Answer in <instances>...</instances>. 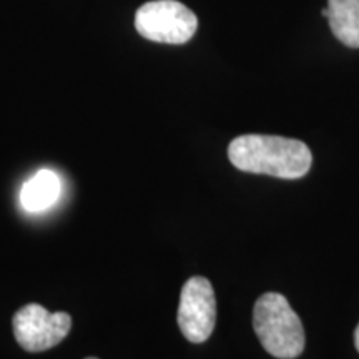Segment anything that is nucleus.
Instances as JSON below:
<instances>
[{
	"label": "nucleus",
	"instance_id": "obj_9",
	"mask_svg": "<svg viewBox=\"0 0 359 359\" xmlns=\"http://www.w3.org/2000/svg\"><path fill=\"white\" fill-rule=\"evenodd\" d=\"M87 359H97V358H87Z\"/></svg>",
	"mask_w": 359,
	"mask_h": 359
},
{
	"label": "nucleus",
	"instance_id": "obj_7",
	"mask_svg": "<svg viewBox=\"0 0 359 359\" xmlns=\"http://www.w3.org/2000/svg\"><path fill=\"white\" fill-rule=\"evenodd\" d=\"M321 13L341 43L359 48V0H327Z\"/></svg>",
	"mask_w": 359,
	"mask_h": 359
},
{
	"label": "nucleus",
	"instance_id": "obj_6",
	"mask_svg": "<svg viewBox=\"0 0 359 359\" xmlns=\"http://www.w3.org/2000/svg\"><path fill=\"white\" fill-rule=\"evenodd\" d=\"M62 195V180L52 170H39L20 188V205L29 213L52 208Z\"/></svg>",
	"mask_w": 359,
	"mask_h": 359
},
{
	"label": "nucleus",
	"instance_id": "obj_4",
	"mask_svg": "<svg viewBox=\"0 0 359 359\" xmlns=\"http://www.w3.org/2000/svg\"><path fill=\"white\" fill-rule=\"evenodd\" d=\"M13 336L29 353L47 351L67 338L72 327L69 313H50L40 304H27L13 314Z\"/></svg>",
	"mask_w": 359,
	"mask_h": 359
},
{
	"label": "nucleus",
	"instance_id": "obj_8",
	"mask_svg": "<svg viewBox=\"0 0 359 359\" xmlns=\"http://www.w3.org/2000/svg\"><path fill=\"white\" fill-rule=\"evenodd\" d=\"M354 346H356L358 353H359V323H358L356 331H354Z\"/></svg>",
	"mask_w": 359,
	"mask_h": 359
},
{
	"label": "nucleus",
	"instance_id": "obj_1",
	"mask_svg": "<svg viewBox=\"0 0 359 359\" xmlns=\"http://www.w3.org/2000/svg\"><path fill=\"white\" fill-rule=\"evenodd\" d=\"M228 158L241 172L298 180L309 172L313 155L306 143L275 135H241L228 147Z\"/></svg>",
	"mask_w": 359,
	"mask_h": 359
},
{
	"label": "nucleus",
	"instance_id": "obj_2",
	"mask_svg": "<svg viewBox=\"0 0 359 359\" xmlns=\"http://www.w3.org/2000/svg\"><path fill=\"white\" fill-rule=\"evenodd\" d=\"M253 327L259 343L278 359H294L304 349V330L288 299L280 293H264L255 303Z\"/></svg>",
	"mask_w": 359,
	"mask_h": 359
},
{
	"label": "nucleus",
	"instance_id": "obj_3",
	"mask_svg": "<svg viewBox=\"0 0 359 359\" xmlns=\"http://www.w3.org/2000/svg\"><path fill=\"white\" fill-rule=\"evenodd\" d=\"M135 29L151 42L182 45L196 34L198 19L177 0H151L137 11Z\"/></svg>",
	"mask_w": 359,
	"mask_h": 359
},
{
	"label": "nucleus",
	"instance_id": "obj_5",
	"mask_svg": "<svg viewBox=\"0 0 359 359\" xmlns=\"http://www.w3.org/2000/svg\"><path fill=\"white\" fill-rule=\"evenodd\" d=\"M217 323V298L212 283L203 276H193L180 293L178 327L190 343H205Z\"/></svg>",
	"mask_w": 359,
	"mask_h": 359
}]
</instances>
